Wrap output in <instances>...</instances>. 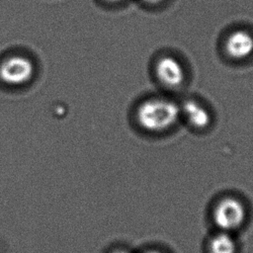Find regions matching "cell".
I'll return each mask as SVG.
<instances>
[{
	"label": "cell",
	"instance_id": "9",
	"mask_svg": "<svg viewBox=\"0 0 253 253\" xmlns=\"http://www.w3.org/2000/svg\"><path fill=\"white\" fill-rule=\"evenodd\" d=\"M106 1L112 2V3H117V2H122V1H124V0H106Z\"/></svg>",
	"mask_w": 253,
	"mask_h": 253
},
{
	"label": "cell",
	"instance_id": "6",
	"mask_svg": "<svg viewBox=\"0 0 253 253\" xmlns=\"http://www.w3.org/2000/svg\"><path fill=\"white\" fill-rule=\"evenodd\" d=\"M181 113L185 115L189 123L196 128H205L211 123L209 111L194 100L186 101L181 108Z\"/></svg>",
	"mask_w": 253,
	"mask_h": 253
},
{
	"label": "cell",
	"instance_id": "2",
	"mask_svg": "<svg viewBox=\"0 0 253 253\" xmlns=\"http://www.w3.org/2000/svg\"><path fill=\"white\" fill-rule=\"evenodd\" d=\"M35 74V64L27 56L13 55L0 65V79L8 85L28 83Z\"/></svg>",
	"mask_w": 253,
	"mask_h": 253
},
{
	"label": "cell",
	"instance_id": "11",
	"mask_svg": "<svg viewBox=\"0 0 253 253\" xmlns=\"http://www.w3.org/2000/svg\"><path fill=\"white\" fill-rule=\"evenodd\" d=\"M117 253H126V252H124V251H119V252H117Z\"/></svg>",
	"mask_w": 253,
	"mask_h": 253
},
{
	"label": "cell",
	"instance_id": "5",
	"mask_svg": "<svg viewBox=\"0 0 253 253\" xmlns=\"http://www.w3.org/2000/svg\"><path fill=\"white\" fill-rule=\"evenodd\" d=\"M225 48L232 58H246L253 53V36L246 31H235L227 38Z\"/></svg>",
	"mask_w": 253,
	"mask_h": 253
},
{
	"label": "cell",
	"instance_id": "7",
	"mask_svg": "<svg viewBox=\"0 0 253 253\" xmlns=\"http://www.w3.org/2000/svg\"><path fill=\"white\" fill-rule=\"evenodd\" d=\"M210 250L211 253H235L236 243L229 232L221 231L211 238Z\"/></svg>",
	"mask_w": 253,
	"mask_h": 253
},
{
	"label": "cell",
	"instance_id": "8",
	"mask_svg": "<svg viewBox=\"0 0 253 253\" xmlns=\"http://www.w3.org/2000/svg\"><path fill=\"white\" fill-rule=\"evenodd\" d=\"M143 1L146 3H149V4H158V3L163 2L164 0H143Z\"/></svg>",
	"mask_w": 253,
	"mask_h": 253
},
{
	"label": "cell",
	"instance_id": "3",
	"mask_svg": "<svg viewBox=\"0 0 253 253\" xmlns=\"http://www.w3.org/2000/svg\"><path fill=\"white\" fill-rule=\"evenodd\" d=\"M245 209L236 199L226 198L218 203L213 211V220L222 231H232L244 221Z\"/></svg>",
	"mask_w": 253,
	"mask_h": 253
},
{
	"label": "cell",
	"instance_id": "10",
	"mask_svg": "<svg viewBox=\"0 0 253 253\" xmlns=\"http://www.w3.org/2000/svg\"><path fill=\"white\" fill-rule=\"evenodd\" d=\"M148 253H159V252H156V251H151V252H148Z\"/></svg>",
	"mask_w": 253,
	"mask_h": 253
},
{
	"label": "cell",
	"instance_id": "1",
	"mask_svg": "<svg viewBox=\"0 0 253 253\" xmlns=\"http://www.w3.org/2000/svg\"><path fill=\"white\" fill-rule=\"evenodd\" d=\"M181 108L167 98H149L137 108L136 120L140 127L147 131H164L178 121Z\"/></svg>",
	"mask_w": 253,
	"mask_h": 253
},
{
	"label": "cell",
	"instance_id": "4",
	"mask_svg": "<svg viewBox=\"0 0 253 253\" xmlns=\"http://www.w3.org/2000/svg\"><path fill=\"white\" fill-rule=\"evenodd\" d=\"M154 69L158 80L168 88H177L185 80V70L180 61L173 56L160 57L156 61Z\"/></svg>",
	"mask_w": 253,
	"mask_h": 253
}]
</instances>
